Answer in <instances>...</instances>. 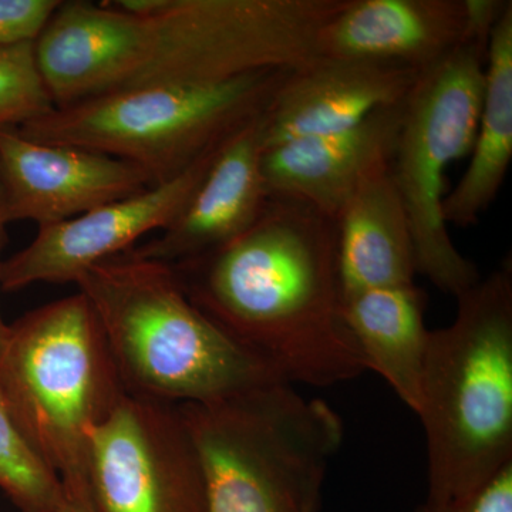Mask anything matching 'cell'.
I'll return each mask as SVG.
<instances>
[{
  "mask_svg": "<svg viewBox=\"0 0 512 512\" xmlns=\"http://www.w3.org/2000/svg\"><path fill=\"white\" fill-rule=\"evenodd\" d=\"M84 480L96 512H210L178 404L127 393L87 434Z\"/></svg>",
  "mask_w": 512,
  "mask_h": 512,
  "instance_id": "cell-9",
  "label": "cell"
},
{
  "mask_svg": "<svg viewBox=\"0 0 512 512\" xmlns=\"http://www.w3.org/2000/svg\"><path fill=\"white\" fill-rule=\"evenodd\" d=\"M291 70L208 86H141L60 107L16 128L37 143L96 151L173 180L261 114Z\"/></svg>",
  "mask_w": 512,
  "mask_h": 512,
  "instance_id": "cell-7",
  "label": "cell"
},
{
  "mask_svg": "<svg viewBox=\"0 0 512 512\" xmlns=\"http://www.w3.org/2000/svg\"><path fill=\"white\" fill-rule=\"evenodd\" d=\"M467 0H348L319 30L316 57L423 72L467 37Z\"/></svg>",
  "mask_w": 512,
  "mask_h": 512,
  "instance_id": "cell-15",
  "label": "cell"
},
{
  "mask_svg": "<svg viewBox=\"0 0 512 512\" xmlns=\"http://www.w3.org/2000/svg\"><path fill=\"white\" fill-rule=\"evenodd\" d=\"M262 113L228 138L180 215L163 234L131 248L134 255L181 264L222 247L261 217L271 200L261 168Z\"/></svg>",
  "mask_w": 512,
  "mask_h": 512,
  "instance_id": "cell-13",
  "label": "cell"
},
{
  "mask_svg": "<svg viewBox=\"0 0 512 512\" xmlns=\"http://www.w3.org/2000/svg\"><path fill=\"white\" fill-rule=\"evenodd\" d=\"M427 296L414 284L367 289L343 298L342 313L366 370L383 377L410 410L420 404L430 330Z\"/></svg>",
  "mask_w": 512,
  "mask_h": 512,
  "instance_id": "cell-17",
  "label": "cell"
},
{
  "mask_svg": "<svg viewBox=\"0 0 512 512\" xmlns=\"http://www.w3.org/2000/svg\"><path fill=\"white\" fill-rule=\"evenodd\" d=\"M0 490L19 512H59L62 478L32 446L0 389Z\"/></svg>",
  "mask_w": 512,
  "mask_h": 512,
  "instance_id": "cell-19",
  "label": "cell"
},
{
  "mask_svg": "<svg viewBox=\"0 0 512 512\" xmlns=\"http://www.w3.org/2000/svg\"><path fill=\"white\" fill-rule=\"evenodd\" d=\"M416 512H512V463L474 493L447 503H423Z\"/></svg>",
  "mask_w": 512,
  "mask_h": 512,
  "instance_id": "cell-22",
  "label": "cell"
},
{
  "mask_svg": "<svg viewBox=\"0 0 512 512\" xmlns=\"http://www.w3.org/2000/svg\"><path fill=\"white\" fill-rule=\"evenodd\" d=\"M210 512H318L345 427L322 399L275 382L210 403L178 404Z\"/></svg>",
  "mask_w": 512,
  "mask_h": 512,
  "instance_id": "cell-5",
  "label": "cell"
},
{
  "mask_svg": "<svg viewBox=\"0 0 512 512\" xmlns=\"http://www.w3.org/2000/svg\"><path fill=\"white\" fill-rule=\"evenodd\" d=\"M346 0L87 3L77 55L87 97L141 86H208L316 59L319 30Z\"/></svg>",
  "mask_w": 512,
  "mask_h": 512,
  "instance_id": "cell-2",
  "label": "cell"
},
{
  "mask_svg": "<svg viewBox=\"0 0 512 512\" xmlns=\"http://www.w3.org/2000/svg\"><path fill=\"white\" fill-rule=\"evenodd\" d=\"M62 0H0V46L36 42Z\"/></svg>",
  "mask_w": 512,
  "mask_h": 512,
  "instance_id": "cell-21",
  "label": "cell"
},
{
  "mask_svg": "<svg viewBox=\"0 0 512 512\" xmlns=\"http://www.w3.org/2000/svg\"><path fill=\"white\" fill-rule=\"evenodd\" d=\"M227 140L173 180L79 217L42 225L28 247L3 259L0 288L16 292L35 284H76L94 265L136 247L143 235L163 231L190 202Z\"/></svg>",
  "mask_w": 512,
  "mask_h": 512,
  "instance_id": "cell-10",
  "label": "cell"
},
{
  "mask_svg": "<svg viewBox=\"0 0 512 512\" xmlns=\"http://www.w3.org/2000/svg\"><path fill=\"white\" fill-rule=\"evenodd\" d=\"M64 498L59 512H96L89 491H87L86 480L62 481Z\"/></svg>",
  "mask_w": 512,
  "mask_h": 512,
  "instance_id": "cell-23",
  "label": "cell"
},
{
  "mask_svg": "<svg viewBox=\"0 0 512 512\" xmlns=\"http://www.w3.org/2000/svg\"><path fill=\"white\" fill-rule=\"evenodd\" d=\"M402 106L377 110L349 130L298 138L262 153L271 197L301 202L338 221L359 184L392 161Z\"/></svg>",
  "mask_w": 512,
  "mask_h": 512,
  "instance_id": "cell-14",
  "label": "cell"
},
{
  "mask_svg": "<svg viewBox=\"0 0 512 512\" xmlns=\"http://www.w3.org/2000/svg\"><path fill=\"white\" fill-rule=\"evenodd\" d=\"M336 224L343 298L367 289L414 284L412 227L390 164L367 175Z\"/></svg>",
  "mask_w": 512,
  "mask_h": 512,
  "instance_id": "cell-16",
  "label": "cell"
},
{
  "mask_svg": "<svg viewBox=\"0 0 512 512\" xmlns=\"http://www.w3.org/2000/svg\"><path fill=\"white\" fill-rule=\"evenodd\" d=\"M150 187L151 178L127 161L0 130V192L8 224H56Z\"/></svg>",
  "mask_w": 512,
  "mask_h": 512,
  "instance_id": "cell-11",
  "label": "cell"
},
{
  "mask_svg": "<svg viewBox=\"0 0 512 512\" xmlns=\"http://www.w3.org/2000/svg\"><path fill=\"white\" fill-rule=\"evenodd\" d=\"M76 285L92 303L128 394L210 403L282 382L192 303L170 265L128 249Z\"/></svg>",
  "mask_w": 512,
  "mask_h": 512,
  "instance_id": "cell-4",
  "label": "cell"
},
{
  "mask_svg": "<svg viewBox=\"0 0 512 512\" xmlns=\"http://www.w3.org/2000/svg\"><path fill=\"white\" fill-rule=\"evenodd\" d=\"M0 389L62 481L84 480L87 434L127 394L99 318L80 291L9 325Z\"/></svg>",
  "mask_w": 512,
  "mask_h": 512,
  "instance_id": "cell-6",
  "label": "cell"
},
{
  "mask_svg": "<svg viewBox=\"0 0 512 512\" xmlns=\"http://www.w3.org/2000/svg\"><path fill=\"white\" fill-rule=\"evenodd\" d=\"M188 298L282 382L329 387L365 372L343 319L338 224L271 197L237 238L171 265Z\"/></svg>",
  "mask_w": 512,
  "mask_h": 512,
  "instance_id": "cell-1",
  "label": "cell"
},
{
  "mask_svg": "<svg viewBox=\"0 0 512 512\" xmlns=\"http://www.w3.org/2000/svg\"><path fill=\"white\" fill-rule=\"evenodd\" d=\"M55 109L37 66L35 42L0 46V130H16Z\"/></svg>",
  "mask_w": 512,
  "mask_h": 512,
  "instance_id": "cell-20",
  "label": "cell"
},
{
  "mask_svg": "<svg viewBox=\"0 0 512 512\" xmlns=\"http://www.w3.org/2000/svg\"><path fill=\"white\" fill-rule=\"evenodd\" d=\"M488 42L473 37L423 70L403 103L390 173L412 227L417 274L454 298L480 281L443 217L448 165L471 153L483 104Z\"/></svg>",
  "mask_w": 512,
  "mask_h": 512,
  "instance_id": "cell-8",
  "label": "cell"
},
{
  "mask_svg": "<svg viewBox=\"0 0 512 512\" xmlns=\"http://www.w3.org/2000/svg\"><path fill=\"white\" fill-rule=\"evenodd\" d=\"M430 330L417 416L427 454L424 503L474 493L512 463V265L457 296Z\"/></svg>",
  "mask_w": 512,
  "mask_h": 512,
  "instance_id": "cell-3",
  "label": "cell"
},
{
  "mask_svg": "<svg viewBox=\"0 0 512 512\" xmlns=\"http://www.w3.org/2000/svg\"><path fill=\"white\" fill-rule=\"evenodd\" d=\"M512 158V2L491 32L484 94L471 161L454 190L444 197L447 225L471 227L493 205Z\"/></svg>",
  "mask_w": 512,
  "mask_h": 512,
  "instance_id": "cell-18",
  "label": "cell"
},
{
  "mask_svg": "<svg viewBox=\"0 0 512 512\" xmlns=\"http://www.w3.org/2000/svg\"><path fill=\"white\" fill-rule=\"evenodd\" d=\"M8 221L5 218V211H3L2 192H0V266H2V252L5 248L6 241H8V234H6V228H8ZM9 325L3 320L2 313H0V352H2L3 346H5L6 338H8Z\"/></svg>",
  "mask_w": 512,
  "mask_h": 512,
  "instance_id": "cell-24",
  "label": "cell"
},
{
  "mask_svg": "<svg viewBox=\"0 0 512 512\" xmlns=\"http://www.w3.org/2000/svg\"><path fill=\"white\" fill-rule=\"evenodd\" d=\"M421 72L367 60L325 59L291 70L262 113V148L349 130L402 106Z\"/></svg>",
  "mask_w": 512,
  "mask_h": 512,
  "instance_id": "cell-12",
  "label": "cell"
}]
</instances>
